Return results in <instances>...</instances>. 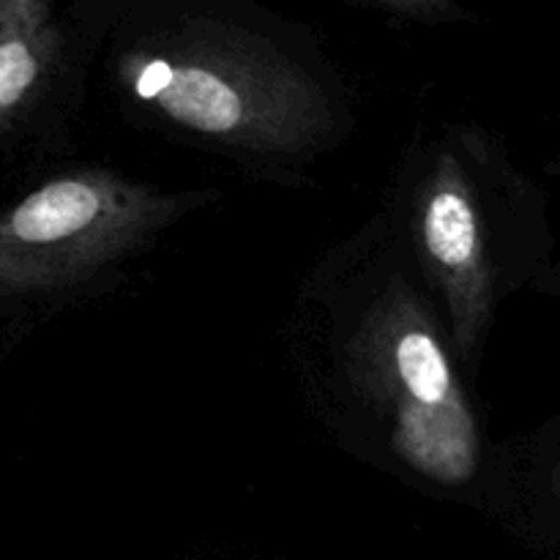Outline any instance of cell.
Listing matches in <instances>:
<instances>
[{
	"label": "cell",
	"mask_w": 560,
	"mask_h": 560,
	"mask_svg": "<svg viewBox=\"0 0 560 560\" xmlns=\"http://www.w3.org/2000/svg\"><path fill=\"white\" fill-rule=\"evenodd\" d=\"M317 288L326 408L402 474L463 490L485 468V430L435 295L399 241L370 233Z\"/></svg>",
	"instance_id": "cell-1"
},
{
	"label": "cell",
	"mask_w": 560,
	"mask_h": 560,
	"mask_svg": "<svg viewBox=\"0 0 560 560\" xmlns=\"http://www.w3.org/2000/svg\"><path fill=\"white\" fill-rule=\"evenodd\" d=\"M405 244L441 306L457 359L470 366L498 306L550 260L545 200L495 137L452 126L413 164Z\"/></svg>",
	"instance_id": "cell-2"
},
{
	"label": "cell",
	"mask_w": 560,
	"mask_h": 560,
	"mask_svg": "<svg viewBox=\"0 0 560 560\" xmlns=\"http://www.w3.org/2000/svg\"><path fill=\"white\" fill-rule=\"evenodd\" d=\"M120 82L159 124L235 156L304 159L337 129L331 98L310 71L228 33L140 44L120 63Z\"/></svg>",
	"instance_id": "cell-3"
},
{
	"label": "cell",
	"mask_w": 560,
	"mask_h": 560,
	"mask_svg": "<svg viewBox=\"0 0 560 560\" xmlns=\"http://www.w3.org/2000/svg\"><path fill=\"white\" fill-rule=\"evenodd\" d=\"M115 170H71L0 208V299L60 293L107 273L200 206Z\"/></svg>",
	"instance_id": "cell-4"
},
{
	"label": "cell",
	"mask_w": 560,
	"mask_h": 560,
	"mask_svg": "<svg viewBox=\"0 0 560 560\" xmlns=\"http://www.w3.org/2000/svg\"><path fill=\"white\" fill-rule=\"evenodd\" d=\"M58 49L47 0H11L0 16V129L42 93Z\"/></svg>",
	"instance_id": "cell-5"
},
{
	"label": "cell",
	"mask_w": 560,
	"mask_h": 560,
	"mask_svg": "<svg viewBox=\"0 0 560 560\" xmlns=\"http://www.w3.org/2000/svg\"><path fill=\"white\" fill-rule=\"evenodd\" d=\"M547 492H550V501L556 506L558 517H560V457L552 463L550 474H547Z\"/></svg>",
	"instance_id": "cell-6"
},
{
	"label": "cell",
	"mask_w": 560,
	"mask_h": 560,
	"mask_svg": "<svg viewBox=\"0 0 560 560\" xmlns=\"http://www.w3.org/2000/svg\"><path fill=\"white\" fill-rule=\"evenodd\" d=\"M399 3H408V5H421V3H432V0H399Z\"/></svg>",
	"instance_id": "cell-7"
},
{
	"label": "cell",
	"mask_w": 560,
	"mask_h": 560,
	"mask_svg": "<svg viewBox=\"0 0 560 560\" xmlns=\"http://www.w3.org/2000/svg\"><path fill=\"white\" fill-rule=\"evenodd\" d=\"M9 3H11V0H0V16L5 14V9H9Z\"/></svg>",
	"instance_id": "cell-8"
},
{
	"label": "cell",
	"mask_w": 560,
	"mask_h": 560,
	"mask_svg": "<svg viewBox=\"0 0 560 560\" xmlns=\"http://www.w3.org/2000/svg\"><path fill=\"white\" fill-rule=\"evenodd\" d=\"M552 175H558V178H560V159L556 164H552Z\"/></svg>",
	"instance_id": "cell-9"
},
{
	"label": "cell",
	"mask_w": 560,
	"mask_h": 560,
	"mask_svg": "<svg viewBox=\"0 0 560 560\" xmlns=\"http://www.w3.org/2000/svg\"><path fill=\"white\" fill-rule=\"evenodd\" d=\"M556 430L560 432V413H558V419H556Z\"/></svg>",
	"instance_id": "cell-10"
}]
</instances>
